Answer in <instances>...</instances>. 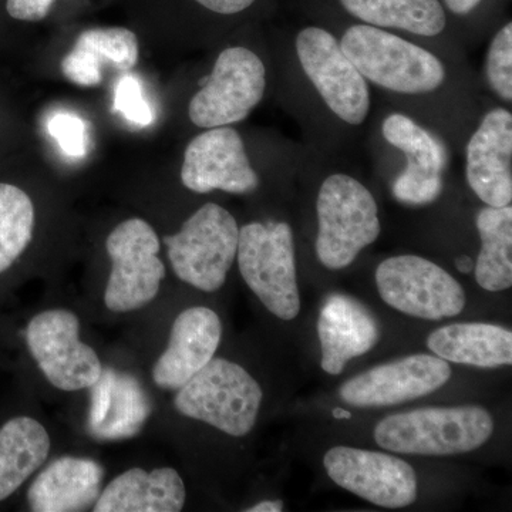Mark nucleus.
Returning a JSON list of instances; mask_svg holds the SVG:
<instances>
[{
    "label": "nucleus",
    "mask_w": 512,
    "mask_h": 512,
    "mask_svg": "<svg viewBox=\"0 0 512 512\" xmlns=\"http://www.w3.org/2000/svg\"><path fill=\"white\" fill-rule=\"evenodd\" d=\"M493 433V417L484 407L457 406L392 414L379 421L373 436L393 453L456 456L484 446Z\"/></svg>",
    "instance_id": "1"
},
{
    "label": "nucleus",
    "mask_w": 512,
    "mask_h": 512,
    "mask_svg": "<svg viewBox=\"0 0 512 512\" xmlns=\"http://www.w3.org/2000/svg\"><path fill=\"white\" fill-rule=\"evenodd\" d=\"M340 47L366 80L394 93L434 92L446 79L439 57L375 26H352Z\"/></svg>",
    "instance_id": "2"
},
{
    "label": "nucleus",
    "mask_w": 512,
    "mask_h": 512,
    "mask_svg": "<svg viewBox=\"0 0 512 512\" xmlns=\"http://www.w3.org/2000/svg\"><path fill=\"white\" fill-rule=\"evenodd\" d=\"M316 212L319 222L316 254L333 271L352 265L382 231L375 197L350 175L333 174L323 181Z\"/></svg>",
    "instance_id": "3"
},
{
    "label": "nucleus",
    "mask_w": 512,
    "mask_h": 512,
    "mask_svg": "<svg viewBox=\"0 0 512 512\" xmlns=\"http://www.w3.org/2000/svg\"><path fill=\"white\" fill-rule=\"evenodd\" d=\"M262 397L261 386L244 367L218 357L178 389L174 406L185 417L244 437L255 427Z\"/></svg>",
    "instance_id": "4"
},
{
    "label": "nucleus",
    "mask_w": 512,
    "mask_h": 512,
    "mask_svg": "<svg viewBox=\"0 0 512 512\" xmlns=\"http://www.w3.org/2000/svg\"><path fill=\"white\" fill-rule=\"evenodd\" d=\"M238 265L249 289L276 318L301 312L292 228L286 222H251L239 228Z\"/></svg>",
    "instance_id": "5"
},
{
    "label": "nucleus",
    "mask_w": 512,
    "mask_h": 512,
    "mask_svg": "<svg viewBox=\"0 0 512 512\" xmlns=\"http://www.w3.org/2000/svg\"><path fill=\"white\" fill-rule=\"evenodd\" d=\"M238 241L237 220L212 202L195 211L180 232L164 238L175 275L204 292L218 291L225 284Z\"/></svg>",
    "instance_id": "6"
},
{
    "label": "nucleus",
    "mask_w": 512,
    "mask_h": 512,
    "mask_svg": "<svg viewBox=\"0 0 512 512\" xmlns=\"http://www.w3.org/2000/svg\"><path fill=\"white\" fill-rule=\"evenodd\" d=\"M106 249L113 265L104 292L107 308L131 312L154 301L165 276L154 228L141 218L121 222L107 238Z\"/></svg>",
    "instance_id": "7"
},
{
    "label": "nucleus",
    "mask_w": 512,
    "mask_h": 512,
    "mask_svg": "<svg viewBox=\"0 0 512 512\" xmlns=\"http://www.w3.org/2000/svg\"><path fill=\"white\" fill-rule=\"evenodd\" d=\"M380 298L414 318L441 320L460 315L466 293L446 269L417 255L386 259L376 271Z\"/></svg>",
    "instance_id": "8"
},
{
    "label": "nucleus",
    "mask_w": 512,
    "mask_h": 512,
    "mask_svg": "<svg viewBox=\"0 0 512 512\" xmlns=\"http://www.w3.org/2000/svg\"><path fill=\"white\" fill-rule=\"evenodd\" d=\"M266 89L264 63L247 47H228L218 56L210 77L188 107L192 124L201 128L231 126L247 119Z\"/></svg>",
    "instance_id": "9"
},
{
    "label": "nucleus",
    "mask_w": 512,
    "mask_h": 512,
    "mask_svg": "<svg viewBox=\"0 0 512 512\" xmlns=\"http://www.w3.org/2000/svg\"><path fill=\"white\" fill-rule=\"evenodd\" d=\"M80 322L73 312L53 309L30 320L26 340L43 375L63 392L90 389L103 373L93 348L80 340Z\"/></svg>",
    "instance_id": "10"
},
{
    "label": "nucleus",
    "mask_w": 512,
    "mask_h": 512,
    "mask_svg": "<svg viewBox=\"0 0 512 512\" xmlns=\"http://www.w3.org/2000/svg\"><path fill=\"white\" fill-rule=\"evenodd\" d=\"M296 53L303 72L340 120L359 126L370 110L365 77L328 30L306 28L296 37Z\"/></svg>",
    "instance_id": "11"
},
{
    "label": "nucleus",
    "mask_w": 512,
    "mask_h": 512,
    "mask_svg": "<svg viewBox=\"0 0 512 512\" xmlns=\"http://www.w3.org/2000/svg\"><path fill=\"white\" fill-rule=\"evenodd\" d=\"M323 466L333 483L379 507H409L417 500L416 471L392 454L333 447L323 457Z\"/></svg>",
    "instance_id": "12"
},
{
    "label": "nucleus",
    "mask_w": 512,
    "mask_h": 512,
    "mask_svg": "<svg viewBox=\"0 0 512 512\" xmlns=\"http://www.w3.org/2000/svg\"><path fill=\"white\" fill-rule=\"evenodd\" d=\"M450 379L451 369L446 360L413 355L360 373L342 384L339 394L350 406H396L434 393Z\"/></svg>",
    "instance_id": "13"
},
{
    "label": "nucleus",
    "mask_w": 512,
    "mask_h": 512,
    "mask_svg": "<svg viewBox=\"0 0 512 512\" xmlns=\"http://www.w3.org/2000/svg\"><path fill=\"white\" fill-rule=\"evenodd\" d=\"M181 181L188 190L248 194L259 185L238 131L229 126L210 128L188 144Z\"/></svg>",
    "instance_id": "14"
},
{
    "label": "nucleus",
    "mask_w": 512,
    "mask_h": 512,
    "mask_svg": "<svg viewBox=\"0 0 512 512\" xmlns=\"http://www.w3.org/2000/svg\"><path fill=\"white\" fill-rule=\"evenodd\" d=\"M467 180L488 207L512 201V116L495 109L485 114L467 147Z\"/></svg>",
    "instance_id": "15"
},
{
    "label": "nucleus",
    "mask_w": 512,
    "mask_h": 512,
    "mask_svg": "<svg viewBox=\"0 0 512 512\" xmlns=\"http://www.w3.org/2000/svg\"><path fill=\"white\" fill-rule=\"evenodd\" d=\"M222 323L212 309L195 306L178 315L167 349L153 367L154 383L178 390L214 359L220 348Z\"/></svg>",
    "instance_id": "16"
},
{
    "label": "nucleus",
    "mask_w": 512,
    "mask_h": 512,
    "mask_svg": "<svg viewBox=\"0 0 512 512\" xmlns=\"http://www.w3.org/2000/svg\"><path fill=\"white\" fill-rule=\"evenodd\" d=\"M322 348V369L336 376L346 363L366 355L380 339L379 323L373 313L348 295H330L323 303L318 319Z\"/></svg>",
    "instance_id": "17"
},
{
    "label": "nucleus",
    "mask_w": 512,
    "mask_h": 512,
    "mask_svg": "<svg viewBox=\"0 0 512 512\" xmlns=\"http://www.w3.org/2000/svg\"><path fill=\"white\" fill-rule=\"evenodd\" d=\"M104 468L83 457H62L37 476L28 491L35 512L86 511L101 494Z\"/></svg>",
    "instance_id": "18"
},
{
    "label": "nucleus",
    "mask_w": 512,
    "mask_h": 512,
    "mask_svg": "<svg viewBox=\"0 0 512 512\" xmlns=\"http://www.w3.org/2000/svg\"><path fill=\"white\" fill-rule=\"evenodd\" d=\"M89 429L101 440L136 436L151 412L146 392L133 376L103 369L92 387Z\"/></svg>",
    "instance_id": "19"
},
{
    "label": "nucleus",
    "mask_w": 512,
    "mask_h": 512,
    "mask_svg": "<svg viewBox=\"0 0 512 512\" xmlns=\"http://www.w3.org/2000/svg\"><path fill=\"white\" fill-rule=\"evenodd\" d=\"M185 484L174 468H133L114 478L97 498L96 512H178L185 505Z\"/></svg>",
    "instance_id": "20"
},
{
    "label": "nucleus",
    "mask_w": 512,
    "mask_h": 512,
    "mask_svg": "<svg viewBox=\"0 0 512 512\" xmlns=\"http://www.w3.org/2000/svg\"><path fill=\"white\" fill-rule=\"evenodd\" d=\"M136 33L126 28L89 29L77 37L73 49L62 60V72L79 86H99L103 80V64H111L120 72H130L138 62Z\"/></svg>",
    "instance_id": "21"
},
{
    "label": "nucleus",
    "mask_w": 512,
    "mask_h": 512,
    "mask_svg": "<svg viewBox=\"0 0 512 512\" xmlns=\"http://www.w3.org/2000/svg\"><path fill=\"white\" fill-rule=\"evenodd\" d=\"M427 348L446 362L493 369L512 363V333L491 323H453L434 330Z\"/></svg>",
    "instance_id": "22"
},
{
    "label": "nucleus",
    "mask_w": 512,
    "mask_h": 512,
    "mask_svg": "<svg viewBox=\"0 0 512 512\" xmlns=\"http://www.w3.org/2000/svg\"><path fill=\"white\" fill-rule=\"evenodd\" d=\"M49 451V434L32 417H15L0 429V501L42 467Z\"/></svg>",
    "instance_id": "23"
},
{
    "label": "nucleus",
    "mask_w": 512,
    "mask_h": 512,
    "mask_svg": "<svg viewBox=\"0 0 512 512\" xmlns=\"http://www.w3.org/2000/svg\"><path fill=\"white\" fill-rule=\"evenodd\" d=\"M350 15L375 28L406 30L433 37L446 28L439 0H340Z\"/></svg>",
    "instance_id": "24"
},
{
    "label": "nucleus",
    "mask_w": 512,
    "mask_h": 512,
    "mask_svg": "<svg viewBox=\"0 0 512 512\" xmlns=\"http://www.w3.org/2000/svg\"><path fill=\"white\" fill-rule=\"evenodd\" d=\"M481 251L474 265L477 284L500 292L512 286V208H483L477 217Z\"/></svg>",
    "instance_id": "25"
},
{
    "label": "nucleus",
    "mask_w": 512,
    "mask_h": 512,
    "mask_svg": "<svg viewBox=\"0 0 512 512\" xmlns=\"http://www.w3.org/2000/svg\"><path fill=\"white\" fill-rule=\"evenodd\" d=\"M35 229V205L25 191L0 183V274L29 247Z\"/></svg>",
    "instance_id": "26"
},
{
    "label": "nucleus",
    "mask_w": 512,
    "mask_h": 512,
    "mask_svg": "<svg viewBox=\"0 0 512 512\" xmlns=\"http://www.w3.org/2000/svg\"><path fill=\"white\" fill-rule=\"evenodd\" d=\"M383 136L407 157V167L443 173L447 153L443 144L416 121L404 114H392L384 120Z\"/></svg>",
    "instance_id": "27"
},
{
    "label": "nucleus",
    "mask_w": 512,
    "mask_h": 512,
    "mask_svg": "<svg viewBox=\"0 0 512 512\" xmlns=\"http://www.w3.org/2000/svg\"><path fill=\"white\" fill-rule=\"evenodd\" d=\"M488 83L498 97L507 103L512 100V25L507 23L494 36L485 64Z\"/></svg>",
    "instance_id": "28"
},
{
    "label": "nucleus",
    "mask_w": 512,
    "mask_h": 512,
    "mask_svg": "<svg viewBox=\"0 0 512 512\" xmlns=\"http://www.w3.org/2000/svg\"><path fill=\"white\" fill-rule=\"evenodd\" d=\"M46 128L64 154L73 158L86 156L90 146V134L89 126L82 117L66 110L55 111L47 119Z\"/></svg>",
    "instance_id": "29"
},
{
    "label": "nucleus",
    "mask_w": 512,
    "mask_h": 512,
    "mask_svg": "<svg viewBox=\"0 0 512 512\" xmlns=\"http://www.w3.org/2000/svg\"><path fill=\"white\" fill-rule=\"evenodd\" d=\"M114 110L138 127H148L156 120L153 107L143 92V84L137 76L124 73L114 89Z\"/></svg>",
    "instance_id": "30"
},
{
    "label": "nucleus",
    "mask_w": 512,
    "mask_h": 512,
    "mask_svg": "<svg viewBox=\"0 0 512 512\" xmlns=\"http://www.w3.org/2000/svg\"><path fill=\"white\" fill-rule=\"evenodd\" d=\"M443 191L441 174L406 167L393 184L397 201L410 205H426L436 201Z\"/></svg>",
    "instance_id": "31"
},
{
    "label": "nucleus",
    "mask_w": 512,
    "mask_h": 512,
    "mask_svg": "<svg viewBox=\"0 0 512 512\" xmlns=\"http://www.w3.org/2000/svg\"><path fill=\"white\" fill-rule=\"evenodd\" d=\"M55 0H8L6 10L10 18L22 22H40L49 15Z\"/></svg>",
    "instance_id": "32"
},
{
    "label": "nucleus",
    "mask_w": 512,
    "mask_h": 512,
    "mask_svg": "<svg viewBox=\"0 0 512 512\" xmlns=\"http://www.w3.org/2000/svg\"><path fill=\"white\" fill-rule=\"evenodd\" d=\"M195 2L220 15H235L248 9L255 0H195Z\"/></svg>",
    "instance_id": "33"
},
{
    "label": "nucleus",
    "mask_w": 512,
    "mask_h": 512,
    "mask_svg": "<svg viewBox=\"0 0 512 512\" xmlns=\"http://www.w3.org/2000/svg\"><path fill=\"white\" fill-rule=\"evenodd\" d=\"M444 3L456 15H468L480 5L481 0H444Z\"/></svg>",
    "instance_id": "34"
},
{
    "label": "nucleus",
    "mask_w": 512,
    "mask_h": 512,
    "mask_svg": "<svg viewBox=\"0 0 512 512\" xmlns=\"http://www.w3.org/2000/svg\"><path fill=\"white\" fill-rule=\"evenodd\" d=\"M282 510H284L282 501H262L248 508L247 512H281Z\"/></svg>",
    "instance_id": "35"
},
{
    "label": "nucleus",
    "mask_w": 512,
    "mask_h": 512,
    "mask_svg": "<svg viewBox=\"0 0 512 512\" xmlns=\"http://www.w3.org/2000/svg\"><path fill=\"white\" fill-rule=\"evenodd\" d=\"M456 266L458 271L463 272V274H470L474 268L473 259L470 256H460L456 259Z\"/></svg>",
    "instance_id": "36"
},
{
    "label": "nucleus",
    "mask_w": 512,
    "mask_h": 512,
    "mask_svg": "<svg viewBox=\"0 0 512 512\" xmlns=\"http://www.w3.org/2000/svg\"><path fill=\"white\" fill-rule=\"evenodd\" d=\"M333 417H335V419H338V420H342V419H350V413L349 412H346V410H342V409H335L333 410Z\"/></svg>",
    "instance_id": "37"
}]
</instances>
